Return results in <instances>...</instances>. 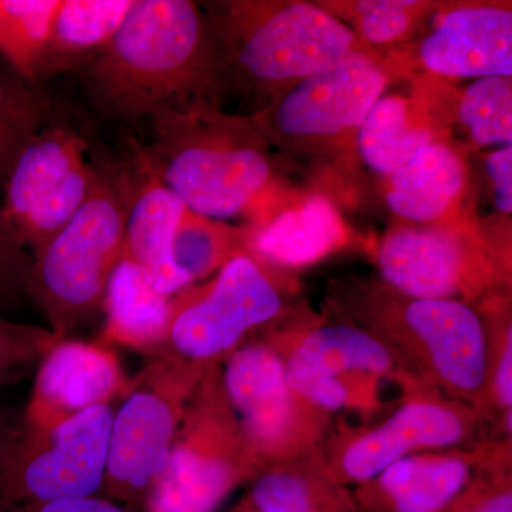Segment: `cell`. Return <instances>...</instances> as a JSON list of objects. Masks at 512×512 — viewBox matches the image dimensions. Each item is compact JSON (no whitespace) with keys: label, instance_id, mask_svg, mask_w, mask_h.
<instances>
[{"label":"cell","instance_id":"cell-33","mask_svg":"<svg viewBox=\"0 0 512 512\" xmlns=\"http://www.w3.org/2000/svg\"><path fill=\"white\" fill-rule=\"evenodd\" d=\"M417 2L367 0L353 6L357 39L372 45H389L402 39L412 28Z\"/></svg>","mask_w":512,"mask_h":512},{"label":"cell","instance_id":"cell-27","mask_svg":"<svg viewBox=\"0 0 512 512\" xmlns=\"http://www.w3.org/2000/svg\"><path fill=\"white\" fill-rule=\"evenodd\" d=\"M60 0H0V53L29 83L45 53Z\"/></svg>","mask_w":512,"mask_h":512},{"label":"cell","instance_id":"cell-38","mask_svg":"<svg viewBox=\"0 0 512 512\" xmlns=\"http://www.w3.org/2000/svg\"><path fill=\"white\" fill-rule=\"evenodd\" d=\"M224 512H259L256 510V507L254 503H252L251 498H249V495H244V497L241 498V500L238 501L237 504L234 505V507L229 508V510Z\"/></svg>","mask_w":512,"mask_h":512},{"label":"cell","instance_id":"cell-34","mask_svg":"<svg viewBox=\"0 0 512 512\" xmlns=\"http://www.w3.org/2000/svg\"><path fill=\"white\" fill-rule=\"evenodd\" d=\"M33 255L19 241L0 205V315L26 299Z\"/></svg>","mask_w":512,"mask_h":512},{"label":"cell","instance_id":"cell-20","mask_svg":"<svg viewBox=\"0 0 512 512\" xmlns=\"http://www.w3.org/2000/svg\"><path fill=\"white\" fill-rule=\"evenodd\" d=\"M346 235L336 208L325 197L313 195L268 224L245 231V248L268 268L298 269L333 254L345 244Z\"/></svg>","mask_w":512,"mask_h":512},{"label":"cell","instance_id":"cell-30","mask_svg":"<svg viewBox=\"0 0 512 512\" xmlns=\"http://www.w3.org/2000/svg\"><path fill=\"white\" fill-rule=\"evenodd\" d=\"M49 119V103L30 87L0 80V187L26 144Z\"/></svg>","mask_w":512,"mask_h":512},{"label":"cell","instance_id":"cell-4","mask_svg":"<svg viewBox=\"0 0 512 512\" xmlns=\"http://www.w3.org/2000/svg\"><path fill=\"white\" fill-rule=\"evenodd\" d=\"M211 28L222 80L269 100L359 50L355 30L313 3H221Z\"/></svg>","mask_w":512,"mask_h":512},{"label":"cell","instance_id":"cell-18","mask_svg":"<svg viewBox=\"0 0 512 512\" xmlns=\"http://www.w3.org/2000/svg\"><path fill=\"white\" fill-rule=\"evenodd\" d=\"M424 69L447 79L512 77V12L463 5L441 13L417 43Z\"/></svg>","mask_w":512,"mask_h":512},{"label":"cell","instance_id":"cell-1","mask_svg":"<svg viewBox=\"0 0 512 512\" xmlns=\"http://www.w3.org/2000/svg\"><path fill=\"white\" fill-rule=\"evenodd\" d=\"M83 74L94 104L127 123L218 104L224 83L211 23L190 0H133Z\"/></svg>","mask_w":512,"mask_h":512},{"label":"cell","instance_id":"cell-23","mask_svg":"<svg viewBox=\"0 0 512 512\" xmlns=\"http://www.w3.org/2000/svg\"><path fill=\"white\" fill-rule=\"evenodd\" d=\"M133 0H60L36 82L87 66L113 39Z\"/></svg>","mask_w":512,"mask_h":512},{"label":"cell","instance_id":"cell-21","mask_svg":"<svg viewBox=\"0 0 512 512\" xmlns=\"http://www.w3.org/2000/svg\"><path fill=\"white\" fill-rule=\"evenodd\" d=\"M467 170L460 154L440 141L420 147L387 178L386 202L403 220L431 224L460 197Z\"/></svg>","mask_w":512,"mask_h":512},{"label":"cell","instance_id":"cell-36","mask_svg":"<svg viewBox=\"0 0 512 512\" xmlns=\"http://www.w3.org/2000/svg\"><path fill=\"white\" fill-rule=\"evenodd\" d=\"M2 512H130L104 497L16 505Z\"/></svg>","mask_w":512,"mask_h":512},{"label":"cell","instance_id":"cell-12","mask_svg":"<svg viewBox=\"0 0 512 512\" xmlns=\"http://www.w3.org/2000/svg\"><path fill=\"white\" fill-rule=\"evenodd\" d=\"M376 262L380 281L412 298L476 306L510 285L507 255L450 225H397L380 241Z\"/></svg>","mask_w":512,"mask_h":512},{"label":"cell","instance_id":"cell-6","mask_svg":"<svg viewBox=\"0 0 512 512\" xmlns=\"http://www.w3.org/2000/svg\"><path fill=\"white\" fill-rule=\"evenodd\" d=\"M259 474L225 392L222 365H214L192 393L143 511L215 512Z\"/></svg>","mask_w":512,"mask_h":512},{"label":"cell","instance_id":"cell-37","mask_svg":"<svg viewBox=\"0 0 512 512\" xmlns=\"http://www.w3.org/2000/svg\"><path fill=\"white\" fill-rule=\"evenodd\" d=\"M20 429H22V416L0 402V464L18 439Z\"/></svg>","mask_w":512,"mask_h":512},{"label":"cell","instance_id":"cell-13","mask_svg":"<svg viewBox=\"0 0 512 512\" xmlns=\"http://www.w3.org/2000/svg\"><path fill=\"white\" fill-rule=\"evenodd\" d=\"M114 409L92 407L50 430L23 427L0 464V512L16 505L101 497Z\"/></svg>","mask_w":512,"mask_h":512},{"label":"cell","instance_id":"cell-16","mask_svg":"<svg viewBox=\"0 0 512 512\" xmlns=\"http://www.w3.org/2000/svg\"><path fill=\"white\" fill-rule=\"evenodd\" d=\"M130 384L113 350L96 343L59 340L37 366L22 414L23 427L53 429L92 407L126 396Z\"/></svg>","mask_w":512,"mask_h":512},{"label":"cell","instance_id":"cell-22","mask_svg":"<svg viewBox=\"0 0 512 512\" xmlns=\"http://www.w3.org/2000/svg\"><path fill=\"white\" fill-rule=\"evenodd\" d=\"M104 338L156 356L167 340L171 298L158 291L150 276L121 255L104 296Z\"/></svg>","mask_w":512,"mask_h":512},{"label":"cell","instance_id":"cell-29","mask_svg":"<svg viewBox=\"0 0 512 512\" xmlns=\"http://www.w3.org/2000/svg\"><path fill=\"white\" fill-rule=\"evenodd\" d=\"M485 329V403L490 424L512 412V318L510 296H491L476 305Z\"/></svg>","mask_w":512,"mask_h":512},{"label":"cell","instance_id":"cell-17","mask_svg":"<svg viewBox=\"0 0 512 512\" xmlns=\"http://www.w3.org/2000/svg\"><path fill=\"white\" fill-rule=\"evenodd\" d=\"M495 441L487 437L477 446L396 461L352 488L360 512H446L493 453Z\"/></svg>","mask_w":512,"mask_h":512},{"label":"cell","instance_id":"cell-3","mask_svg":"<svg viewBox=\"0 0 512 512\" xmlns=\"http://www.w3.org/2000/svg\"><path fill=\"white\" fill-rule=\"evenodd\" d=\"M153 126L141 157L195 214L217 221L244 214L271 180L266 141L252 119L202 101Z\"/></svg>","mask_w":512,"mask_h":512},{"label":"cell","instance_id":"cell-19","mask_svg":"<svg viewBox=\"0 0 512 512\" xmlns=\"http://www.w3.org/2000/svg\"><path fill=\"white\" fill-rule=\"evenodd\" d=\"M133 184L123 183V256L140 266L158 291L167 296L191 282L173 261V237L184 202L153 173L140 154Z\"/></svg>","mask_w":512,"mask_h":512},{"label":"cell","instance_id":"cell-8","mask_svg":"<svg viewBox=\"0 0 512 512\" xmlns=\"http://www.w3.org/2000/svg\"><path fill=\"white\" fill-rule=\"evenodd\" d=\"M389 416L350 426L335 420L322 447L326 467L340 483L359 485L413 454L477 446L488 426L468 404L426 383L403 387Z\"/></svg>","mask_w":512,"mask_h":512},{"label":"cell","instance_id":"cell-32","mask_svg":"<svg viewBox=\"0 0 512 512\" xmlns=\"http://www.w3.org/2000/svg\"><path fill=\"white\" fill-rule=\"evenodd\" d=\"M59 340L49 328L23 325L0 315V387L26 379Z\"/></svg>","mask_w":512,"mask_h":512},{"label":"cell","instance_id":"cell-15","mask_svg":"<svg viewBox=\"0 0 512 512\" xmlns=\"http://www.w3.org/2000/svg\"><path fill=\"white\" fill-rule=\"evenodd\" d=\"M73 131L46 124L16 158L2 205L19 241L36 254L89 198L97 171Z\"/></svg>","mask_w":512,"mask_h":512},{"label":"cell","instance_id":"cell-7","mask_svg":"<svg viewBox=\"0 0 512 512\" xmlns=\"http://www.w3.org/2000/svg\"><path fill=\"white\" fill-rule=\"evenodd\" d=\"M211 366L154 356L114 410L101 497L130 512L144 510L163 473L192 393Z\"/></svg>","mask_w":512,"mask_h":512},{"label":"cell","instance_id":"cell-9","mask_svg":"<svg viewBox=\"0 0 512 512\" xmlns=\"http://www.w3.org/2000/svg\"><path fill=\"white\" fill-rule=\"evenodd\" d=\"M286 311L275 269L237 255L207 284L188 285L171 296L170 329L156 356L222 365L255 330L268 328Z\"/></svg>","mask_w":512,"mask_h":512},{"label":"cell","instance_id":"cell-14","mask_svg":"<svg viewBox=\"0 0 512 512\" xmlns=\"http://www.w3.org/2000/svg\"><path fill=\"white\" fill-rule=\"evenodd\" d=\"M387 74L366 53H350L306 77L254 114L266 143L313 150L357 131L386 89Z\"/></svg>","mask_w":512,"mask_h":512},{"label":"cell","instance_id":"cell-25","mask_svg":"<svg viewBox=\"0 0 512 512\" xmlns=\"http://www.w3.org/2000/svg\"><path fill=\"white\" fill-rule=\"evenodd\" d=\"M356 140L367 167L389 178L434 137L429 127L416 120L407 100L390 94L373 104L357 128Z\"/></svg>","mask_w":512,"mask_h":512},{"label":"cell","instance_id":"cell-11","mask_svg":"<svg viewBox=\"0 0 512 512\" xmlns=\"http://www.w3.org/2000/svg\"><path fill=\"white\" fill-rule=\"evenodd\" d=\"M285 315L269 325L262 338L281 356L289 386L333 416L349 410L348 396L339 384L345 377L375 376L400 389L423 383L369 330L346 320Z\"/></svg>","mask_w":512,"mask_h":512},{"label":"cell","instance_id":"cell-24","mask_svg":"<svg viewBox=\"0 0 512 512\" xmlns=\"http://www.w3.org/2000/svg\"><path fill=\"white\" fill-rule=\"evenodd\" d=\"M248 495L259 512H360L352 488L326 467L322 451L262 471Z\"/></svg>","mask_w":512,"mask_h":512},{"label":"cell","instance_id":"cell-28","mask_svg":"<svg viewBox=\"0 0 512 512\" xmlns=\"http://www.w3.org/2000/svg\"><path fill=\"white\" fill-rule=\"evenodd\" d=\"M457 120L474 146H512L511 77L473 80L458 100Z\"/></svg>","mask_w":512,"mask_h":512},{"label":"cell","instance_id":"cell-2","mask_svg":"<svg viewBox=\"0 0 512 512\" xmlns=\"http://www.w3.org/2000/svg\"><path fill=\"white\" fill-rule=\"evenodd\" d=\"M335 319L369 330L407 369L490 426L485 403V329L476 306L458 299L412 298L375 279L336 282L328 296Z\"/></svg>","mask_w":512,"mask_h":512},{"label":"cell","instance_id":"cell-10","mask_svg":"<svg viewBox=\"0 0 512 512\" xmlns=\"http://www.w3.org/2000/svg\"><path fill=\"white\" fill-rule=\"evenodd\" d=\"M222 380L261 473L322 451L335 416L289 386L281 356L268 340H247L235 350L222 363Z\"/></svg>","mask_w":512,"mask_h":512},{"label":"cell","instance_id":"cell-35","mask_svg":"<svg viewBox=\"0 0 512 512\" xmlns=\"http://www.w3.org/2000/svg\"><path fill=\"white\" fill-rule=\"evenodd\" d=\"M485 175L495 211L503 217L512 212V146L497 147L485 157Z\"/></svg>","mask_w":512,"mask_h":512},{"label":"cell","instance_id":"cell-31","mask_svg":"<svg viewBox=\"0 0 512 512\" xmlns=\"http://www.w3.org/2000/svg\"><path fill=\"white\" fill-rule=\"evenodd\" d=\"M446 512H512V440H497L493 453Z\"/></svg>","mask_w":512,"mask_h":512},{"label":"cell","instance_id":"cell-5","mask_svg":"<svg viewBox=\"0 0 512 512\" xmlns=\"http://www.w3.org/2000/svg\"><path fill=\"white\" fill-rule=\"evenodd\" d=\"M124 195L97 174L89 198L72 220L33 254L26 298L60 339L103 311L104 296L123 255Z\"/></svg>","mask_w":512,"mask_h":512},{"label":"cell","instance_id":"cell-26","mask_svg":"<svg viewBox=\"0 0 512 512\" xmlns=\"http://www.w3.org/2000/svg\"><path fill=\"white\" fill-rule=\"evenodd\" d=\"M241 254H247L245 231L185 208L175 227L173 261L191 285L217 274Z\"/></svg>","mask_w":512,"mask_h":512}]
</instances>
